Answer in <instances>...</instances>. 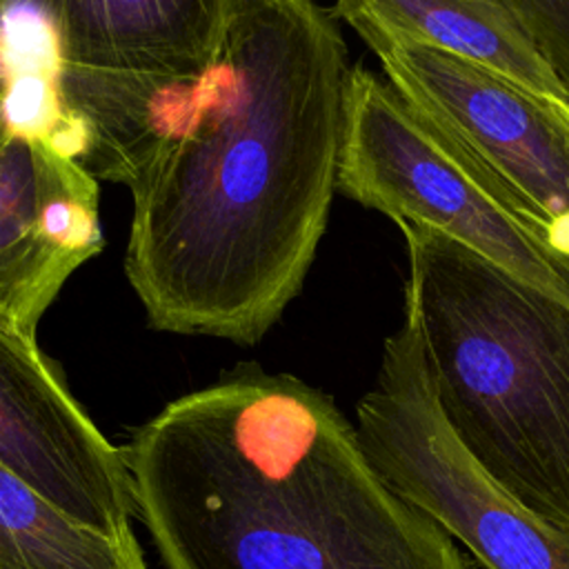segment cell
Segmentation results:
<instances>
[{
  "mask_svg": "<svg viewBox=\"0 0 569 569\" xmlns=\"http://www.w3.org/2000/svg\"><path fill=\"white\" fill-rule=\"evenodd\" d=\"M349 56L313 0H231L202 78L158 118L127 187V278L158 331L258 342L327 229Z\"/></svg>",
  "mask_w": 569,
  "mask_h": 569,
  "instance_id": "obj_1",
  "label": "cell"
},
{
  "mask_svg": "<svg viewBox=\"0 0 569 569\" xmlns=\"http://www.w3.org/2000/svg\"><path fill=\"white\" fill-rule=\"evenodd\" d=\"M167 569H471L367 460L331 396L242 365L124 447Z\"/></svg>",
  "mask_w": 569,
  "mask_h": 569,
  "instance_id": "obj_2",
  "label": "cell"
},
{
  "mask_svg": "<svg viewBox=\"0 0 569 569\" xmlns=\"http://www.w3.org/2000/svg\"><path fill=\"white\" fill-rule=\"evenodd\" d=\"M400 231L445 422L505 493L569 531V305L442 231Z\"/></svg>",
  "mask_w": 569,
  "mask_h": 569,
  "instance_id": "obj_3",
  "label": "cell"
},
{
  "mask_svg": "<svg viewBox=\"0 0 569 569\" xmlns=\"http://www.w3.org/2000/svg\"><path fill=\"white\" fill-rule=\"evenodd\" d=\"M49 31L78 160L127 184L164 109L209 69L231 0H20Z\"/></svg>",
  "mask_w": 569,
  "mask_h": 569,
  "instance_id": "obj_4",
  "label": "cell"
},
{
  "mask_svg": "<svg viewBox=\"0 0 569 569\" xmlns=\"http://www.w3.org/2000/svg\"><path fill=\"white\" fill-rule=\"evenodd\" d=\"M336 191L467 244L569 305V262L547 247L491 180L387 80L351 67Z\"/></svg>",
  "mask_w": 569,
  "mask_h": 569,
  "instance_id": "obj_5",
  "label": "cell"
},
{
  "mask_svg": "<svg viewBox=\"0 0 569 569\" xmlns=\"http://www.w3.org/2000/svg\"><path fill=\"white\" fill-rule=\"evenodd\" d=\"M358 442L382 480L487 569H569V531L505 493L462 449L433 393L413 313L385 340L376 387L356 409Z\"/></svg>",
  "mask_w": 569,
  "mask_h": 569,
  "instance_id": "obj_6",
  "label": "cell"
},
{
  "mask_svg": "<svg viewBox=\"0 0 569 569\" xmlns=\"http://www.w3.org/2000/svg\"><path fill=\"white\" fill-rule=\"evenodd\" d=\"M385 80L491 180L516 216L569 262V100L405 40L367 44Z\"/></svg>",
  "mask_w": 569,
  "mask_h": 569,
  "instance_id": "obj_7",
  "label": "cell"
},
{
  "mask_svg": "<svg viewBox=\"0 0 569 569\" xmlns=\"http://www.w3.org/2000/svg\"><path fill=\"white\" fill-rule=\"evenodd\" d=\"M0 465L71 518L136 536L124 447L104 438L29 336L0 318Z\"/></svg>",
  "mask_w": 569,
  "mask_h": 569,
  "instance_id": "obj_8",
  "label": "cell"
},
{
  "mask_svg": "<svg viewBox=\"0 0 569 569\" xmlns=\"http://www.w3.org/2000/svg\"><path fill=\"white\" fill-rule=\"evenodd\" d=\"M98 180L49 142L0 133V318L36 336L69 276L102 249Z\"/></svg>",
  "mask_w": 569,
  "mask_h": 569,
  "instance_id": "obj_9",
  "label": "cell"
},
{
  "mask_svg": "<svg viewBox=\"0 0 569 569\" xmlns=\"http://www.w3.org/2000/svg\"><path fill=\"white\" fill-rule=\"evenodd\" d=\"M367 44L405 40L478 62L538 93L569 100L567 89L502 0H336Z\"/></svg>",
  "mask_w": 569,
  "mask_h": 569,
  "instance_id": "obj_10",
  "label": "cell"
},
{
  "mask_svg": "<svg viewBox=\"0 0 569 569\" xmlns=\"http://www.w3.org/2000/svg\"><path fill=\"white\" fill-rule=\"evenodd\" d=\"M0 569H149L136 536L102 533L0 465Z\"/></svg>",
  "mask_w": 569,
  "mask_h": 569,
  "instance_id": "obj_11",
  "label": "cell"
},
{
  "mask_svg": "<svg viewBox=\"0 0 569 569\" xmlns=\"http://www.w3.org/2000/svg\"><path fill=\"white\" fill-rule=\"evenodd\" d=\"M569 93V0H502Z\"/></svg>",
  "mask_w": 569,
  "mask_h": 569,
  "instance_id": "obj_12",
  "label": "cell"
},
{
  "mask_svg": "<svg viewBox=\"0 0 569 569\" xmlns=\"http://www.w3.org/2000/svg\"><path fill=\"white\" fill-rule=\"evenodd\" d=\"M7 96H9V67L0 42V133L7 129Z\"/></svg>",
  "mask_w": 569,
  "mask_h": 569,
  "instance_id": "obj_13",
  "label": "cell"
}]
</instances>
